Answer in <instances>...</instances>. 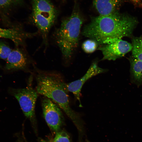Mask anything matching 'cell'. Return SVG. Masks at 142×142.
Here are the masks:
<instances>
[{"label":"cell","mask_w":142,"mask_h":142,"mask_svg":"<svg viewBox=\"0 0 142 142\" xmlns=\"http://www.w3.org/2000/svg\"><path fill=\"white\" fill-rule=\"evenodd\" d=\"M108 71L106 69L100 67L98 65V62L95 60L92 63L86 73L82 77L76 80L67 84L68 91L73 94L75 98L79 102L80 106H82L81 103L80 94L82 86L84 83L92 77Z\"/></svg>","instance_id":"cell-8"},{"label":"cell","mask_w":142,"mask_h":142,"mask_svg":"<svg viewBox=\"0 0 142 142\" xmlns=\"http://www.w3.org/2000/svg\"><path fill=\"white\" fill-rule=\"evenodd\" d=\"M99 46L98 43L96 41L89 38L83 43L82 48L85 53H91L97 49Z\"/></svg>","instance_id":"cell-14"},{"label":"cell","mask_w":142,"mask_h":142,"mask_svg":"<svg viewBox=\"0 0 142 142\" xmlns=\"http://www.w3.org/2000/svg\"><path fill=\"white\" fill-rule=\"evenodd\" d=\"M55 134L53 138L48 140H41L40 142H72L69 135L64 130H60Z\"/></svg>","instance_id":"cell-13"},{"label":"cell","mask_w":142,"mask_h":142,"mask_svg":"<svg viewBox=\"0 0 142 142\" xmlns=\"http://www.w3.org/2000/svg\"><path fill=\"white\" fill-rule=\"evenodd\" d=\"M84 21L79 5L75 3L70 15L62 21L54 33L56 43L66 61L70 59L78 47Z\"/></svg>","instance_id":"cell-3"},{"label":"cell","mask_w":142,"mask_h":142,"mask_svg":"<svg viewBox=\"0 0 142 142\" xmlns=\"http://www.w3.org/2000/svg\"><path fill=\"white\" fill-rule=\"evenodd\" d=\"M132 41V56L142 61V47L138 43L135 38L133 39Z\"/></svg>","instance_id":"cell-15"},{"label":"cell","mask_w":142,"mask_h":142,"mask_svg":"<svg viewBox=\"0 0 142 142\" xmlns=\"http://www.w3.org/2000/svg\"><path fill=\"white\" fill-rule=\"evenodd\" d=\"M134 2L136 3H138L140 0H132Z\"/></svg>","instance_id":"cell-19"},{"label":"cell","mask_w":142,"mask_h":142,"mask_svg":"<svg viewBox=\"0 0 142 142\" xmlns=\"http://www.w3.org/2000/svg\"><path fill=\"white\" fill-rule=\"evenodd\" d=\"M43 115L48 125L55 134L60 130L64 118L60 108L50 99L44 97L42 101Z\"/></svg>","instance_id":"cell-6"},{"label":"cell","mask_w":142,"mask_h":142,"mask_svg":"<svg viewBox=\"0 0 142 142\" xmlns=\"http://www.w3.org/2000/svg\"><path fill=\"white\" fill-rule=\"evenodd\" d=\"M36 78L37 93L54 102L72 120L79 132H82L83 121L79 114L70 107L67 83L61 75L54 72L39 71Z\"/></svg>","instance_id":"cell-2"},{"label":"cell","mask_w":142,"mask_h":142,"mask_svg":"<svg viewBox=\"0 0 142 142\" xmlns=\"http://www.w3.org/2000/svg\"><path fill=\"white\" fill-rule=\"evenodd\" d=\"M123 0H92L93 6L100 15H107L119 11Z\"/></svg>","instance_id":"cell-11"},{"label":"cell","mask_w":142,"mask_h":142,"mask_svg":"<svg viewBox=\"0 0 142 142\" xmlns=\"http://www.w3.org/2000/svg\"><path fill=\"white\" fill-rule=\"evenodd\" d=\"M138 23L136 19L119 11L107 15L92 17L82 31L85 37L96 41L99 45L130 36Z\"/></svg>","instance_id":"cell-1"},{"label":"cell","mask_w":142,"mask_h":142,"mask_svg":"<svg viewBox=\"0 0 142 142\" xmlns=\"http://www.w3.org/2000/svg\"><path fill=\"white\" fill-rule=\"evenodd\" d=\"M21 142L20 141V142Z\"/></svg>","instance_id":"cell-22"},{"label":"cell","mask_w":142,"mask_h":142,"mask_svg":"<svg viewBox=\"0 0 142 142\" xmlns=\"http://www.w3.org/2000/svg\"><path fill=\"white\" fill-rule=\"evenodd\" d=\"M132 48V44L119 39L110 44L99 45L97 49L102 52V60H115L124 56Z\"/></svg>","instance_id":"cell-7"},{"label":"cell","mask_w":142,"mask_h":142,"mask_svg":"<svg viewBox=\"0 0 142 142\" xmlns=\"http://www.w3.org/2000/svg\"><path fill=\"white\" fill-rule=\"evenodd\" d=\"M31 80L26 87L13 89L12 92L18 100L24 115L35 128L36 120L35 107L38 93L32 87Z\"/></svg>","instance_id":"cell-5"},{"label":"cell","mask_w":142,"mask_h":142,"mask_svg":"<svg viewBox=\"0 0 142 142\" xmlns=\"http://www.w3.org/2000/svg\"><path fill=\"white\" fill-rule=\"evenodd\" d=\"M135 38L138 43L142 47V36L139 37Z\"/></svg>","instance_id":"cell-18"},{"label":"cell","mask_w":142,"mask_h":142,"mask_svg":"<svg viewBox=\"0 0 142 142\" xmlns=\"http://www.w3.org/2000/svg\"><path fill=\"white\" fill-rule=\"evenodd\" d=\"M86 142H90L88 140H86Z\"/></svg>","instance_id":"cell-20"},{"label":"cell","mask_w":142,"mask_h":142,"mask_svg":"<svg viewBox=\"0 0 142 142\" xmlns=\"http://www.w3.org/2000/svg\"><path fill=\"white\" fill-rule=\"evenodd\" d=\"M131 71L134 78L138 81L142 80V61L132 57L130 59Z\"/></svg>","instance_id":"cell-12"},{"label":"cell","mask_w":142,"mask_h":142,"mask_svg":"<svg viewBox=\"0 0 142 142\" xmlns=\"http://www.w3.org/2000/svg\"><path fill=\"white\" fill-rule=\"evenodd\" d=\"M36 34V33L26 32L21 28H13L6 29L0 27V38L10 39L18 45H23L26 39L33 37Z\"/></svg>","instance_id":"cell-10"},{"label":"cell","mask_w":142,"mask_h":142,"mask_svg":"<svg viewBox=\"0 0 142 142\" xmlns=\"http://www.w3.org/2000/svg\"><path fill=\"white\" fill-rule=\"evenodd\" d=\"M1 67V66L0 65V67Z\"/></svg>","instance_id":"cell-21"},{"label":"cell","mask_w":142,"mask_h":142,"mask_svg":"<svg viewBox=\"0 0 142 142\" xmlns=\"http://www.w3.org/2000/svg\"><path fill=\"white\" fill-rule=\"evenodd\" d=\"M20 1V0H0V9H7L18 3Z\"/></svg>","instance_id":"cell-17"},{"label":"cell","mask_w":142,"mask_h":142,"mask_svg":"<svg viewBox=\"0 0 142 142\" xmlns=\"http://www.w3.org/2000/svg\"><path fill=\"white\" fill-rule=\"evenodd\" d=\"M6 68L8 70H26L29 64L26 54L18 49L12 50L6 60Z\"/></svg>","instance_id":"cell-9"},{"label":"cell","mask_w":142,"mask_h":142,"mask_svg":"<svg viewBox=\"0 0 142 142\" xmlns=\"http://www.w3.org/2000/svg\"><path fill=\"white\" fill-rule=\"evenodd\" d=\"M12 50L8 46L0 42V59L6 60Z\"/></svg>","instance_id":"cell-16"},{"label":"cell","mask_w":142,"mask_h":142,"mask_svg":"<svg viewBox=\"0 0 142 142\" xmlns=\"http://www.w3.org/2000/svg\"><path fill=\"white\" fill-rule=\"evenodd\" d=\"M32 17L34 24L46 39L57 16L55 8L50 0H31Z\"/></svg>","instance_id":"cell-4"}]
</instances>
